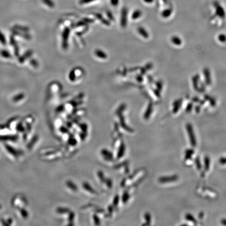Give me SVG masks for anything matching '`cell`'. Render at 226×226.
<instances>
[{"label": "cell", "mask_w": 226, "mask_h": 226, "mask_svg": "<svg viewBox=\"0 0 226 226\" xmlns=\"http://www.w3.org/2000/svg\"><path fill=\"white\" fill-rule=\"evenodd\" d=\"M108 18H111V19H112L113 20V18H112V15H111V14L110 13H108Z\"/></svg>", "instance_id": "cell-21"}, {"label": "cell", "mask_w": 226, "mask_h": 226, "mask_svg": "<svg viewBox=\"0 0 226 226\" xmlns=\"http://www.w3.org/2000/svg\"><path fill=\"white\" fill-rule=\"evenodd\" d=\"M67 184L68 186L69 187L71 188V189H73V191H76L77 187H76V186H75V185H74V184L72 182H68Z\"/></svg>", "instance_id": "cell-11"}, {"label": "cell", "mask_w": 226, "mask_h": 226, "mask_svg": "<svg viewBox=\"0 0 226 226\" xmlns=\"http://www.w3.org/2000/svg\"><path fill=\"white\" fill-rule=\"evenodd\" d=\"M2 55L4 57H6V58H8L10 56V54L9 53L6 51H2Z\"/></svg>", "instance_id": "cell-16"}, {"label": "cell", "mask_w": 226, "mask_h": 226, "mask_svg": "<svg viewBox=\"0 0 226 226\" xmlns=\"http://www.w3.org/2000/svg\"><path fill=\"white\" fill-rule=\"evenodd\" d=\"M30 63H31V64H32V65H33V66H37V62L35 60H32V61H30Z\"/></svg>", "instance_id": "cell-18"}, {"label": "cell", "mask_w": 226, "mask_h": 226, "mask_svg": "<svg viewBox=\"0 0 226 226\" xmlns=\"http://www.w3.org/2000/svg\"><path fill=\"white\" fill-rule=\"evenodd\" d=\"M42 2H44L46 6H48V7H53L55 6V4L52 0H42Z\"/></svg>", "instance_id": "cell-6"}, {"label": "cell", "mask_w": 226, "mask_h": 226, "mask_svg": "<svg viewBox=\"0 0 226 226\" xmlns=\"http://www.w3.org/2000/svg\"><path fill=\"white\" fill-rule=\"evenodd\" d=\"M24 97V95L23 94H20L16 96L15 97H14L13 99H14V101L17 102V101H19L21 99H23Z\"/></svg>", "instance_id": "cell-8"}, {"label": "cell", "mask_w": 226, "mask_h": 226, "mask_svg": "<svg viewBox=\"0 0 226 226\" xmlns=\"http://www.w3.org/2000/svg\"><path fill=\"white\" fill-rule=\"evenodd\" d=\"M124 150H125V147H124V146L123 145V146H122V147L120 149V150H119V157H121L123 156L124 153Z\"/></svg>", "instance_id": "cell-14"}, {"label": "cell", "mask_w": 226, "mask_h": 226, "mask_svg": "<svg viewBox=\"0 0 226 226\" xmlns=\"http://www.w3.org/2000/svg\"><path fill=\"white\" fill-rule=\"evenodd\" d=\"M187 131L189 134V139H190L191 145L193 146H195L196 144V139H195V137L194 133L193 131V129H192V127L191 125H188L187 126Z\"/></svg>", "instance_id": "cell-2"}, {"label": "cell", "mask_w": 226, "mask_h": 226, "mask_svg": "<svg viewBox=\"0 0 226 226\" xmlns=\"http://www.w3.org/2000/svg\"><path fill=\"white\" fill-rule=\"evenodd\" d=\"M115 201H114V204L116 205L117 204H118L119 203V196H116V197L115 198V200H114Z\"/></svg>", "instance_id": "cell-19"}, {"label": "cell", "mask_w": 226, "mask_h": 226, "mask_svg": "<svg viewBox=\"0 0 226 226\" xmlns=\"http://www.w3.org/2000/svg\"><path fill=\"white\" fill-rule=\"evenodd\" d=\"M70 30L68 28H65L62 34V47L64 49L68 47V41L69 39Z\"/></svg>", "instance_id": "cell-1"}, {"label": "cell", "mask_w": 226, "mask_h": 226, "mask_svg": "<svg viewBox=\"0 0 226 226\" xmlns=\"http://www.w3.org/2000/svg\"><path fill=\"white\" fill-rule=\"evenodd\" d=\"M141 11H139V10H136V11H134V12L133 13V15H132V18L134 20L137 19V18H139L140 16H141Z\"/></svg>", "instance_id": "cell-7"}, {"label": "cell", "mask_w": 226, "mask_h": 226, "mask_svg": "<svg viewBox=\"0 0 226 226\" xmlns=\"http://www.w3.org/2000/svg\"><path fill=\"white\" fill-rule=\"evenodd\" d=\"M111 2L113 6H116L119 4V0H111Z\"/></svg>", "instance_id": "cell-17"}, {"label": "cell", "mask_w": 226, "mask_h": 226, "mask_svg": "<svg viewBox=\"0 0 226 226\" xmlns=\"http://www.w3.org/2000/svg\"><path fill=\"white\" fill-rule=\"evenodd\" d=\"M83 186H84L85 189H87V190H88V191H89V192L92 193H93L94 192L93 189H92V188L88 184H84L83 185Z\"/></svg>", "instance_id": "cell-12"}, {"label": "cell", "mask_w": 226, "mask_h": 226, "mask_svg": "<svg viewBox=\"0 0 226 226\" xmlns=\"http://www.w3.org/2000/svg\"><path fill=\"white\" fill-rule=\"evenodd\" d=\"M0 41H1L2 44L3 45L6 44V41L5 39V37L2 34V33L0 32Z\"/></svg>", "instance_id": "cell-13"}, {"label": "cell", "mask_w": 226, "mask_h": 226, "mask_svg": "<svg viewBox=\"0 0 226 226\" xmlns=\"http://www.w3.org/2000/svg\"><path fill=\"white\" fill-rule=\"evenodd\" d=\"M102 154L103 155H105V157H107V158H109L112 157V154H111V153L107 151V150H103Z\"/></svg>", "instance_id": "cell-10"}, {"label": "cell", "mask_w": 226, "mask_h": 226, "mask_svg": "<svg viewBox=\"0 0 226 226\" xmlns=\"http://www.w3.org/2000/svg\"><path fill=\"white\" fill-rule=\"evenodd\" d=\"M127 15L128 10L127 8L124 7L121 13V26L123 27L126 26L127 22Z\"/></svg>", "instance_id": "cell-3"}, {"label": "cell", "mask_w": 226, "mask_h": 226, "mask_svg": "<svg viewBox=\"0 0 226 226\" xmlns=\"http://www.w3.org/2000/svg\"><path fill=\"white\" fill-rule=\"evenodd\" d=\"M154 0H144V1L146 3H151L153 2Z\"/></svg>", "instance_id": "cell-20"}, {"label": "cell", "mask_w": 226, "mask_h": 226, "mask_svg": "<svg viewBox=\"0 0 226 226\" xmlns=\"http://www.w3.org/2000/svg\"><path fill=\"white\" fill-rule=\"evenodd\" d=\"M69 79L71 81H74L76 79V74L73 71H72L69 74Z\"/></svg>", "instance_id": "cell-9"}, {"label": "cell", "mask_w": 226, "mask_h": 226, "mask_svg": "<svg viewBox=\"0 0 226 226\" xmlns=\"http://www.w3.org/2000/svg\"><path fill=\"white\" fill-rule=\"evenodd\" d=\"M177 176H174L172 177H165L160 178V182L161 183H166V182H173L174 181L177 180Z\"/></svg>", "instance_id": "cell-4"}, {"label": "cell", "mask_w": 226, "mask_h": 226, "mask_svg": "<svg viewBox=\"0 0 226 226\" xmlns=\"http://www.w3.org/2000/svg\"><path fill=\"white\" fill-rule=\"evenodd\" d=\"M95 54L96 56H98L99 58L105 59L107 58V55H106V53H105L104 51H103L101 50H96V51H95Z\"/></svg>", "instance_id": "cell-5"}, {"label": "cell", "mask_w": 226, "mask_h": 226, "mask_svg": "<svg viewBox=\"0 0 226 226\" xmlns=\"http://www.w3.org/2000/svg\"><path fill=\"white\" fill-rule=\"evenodd\" d=\"M95 0H80V3L81 4H87L91 2H93Z\"/></svg>", "instance_id": "cell-15"}]
</instances>
